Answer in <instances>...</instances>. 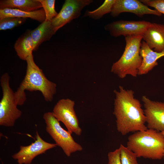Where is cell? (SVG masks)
<instances>
[{
	"label": "cell",
	"mask_w": 164,
	"mask_h": 164,
	"mask_svg": "<svg viewBox=\"0 0 164 164\" xmlns=\"http://www.w3.org/2000/svg\"><path fill=\"white\" fill-rule=\"evenodd\" d=\"M113 114L118 131L122 135L148 129L144 110L132 90H126L121 86L114 90Z\"/></svg>",
	"instance_id": "obj_1"
},
{
	"label": "cell",
	"mask_w": 164,
	"mask_h": 164,
	"mask_svg": "<svg viewBox=\"0 0 164 164\" xmlns=\"http://www.w3.org/2000/svg\"><path fill=\"white\" fill-rule=\"evenodd\" d=\"M25 76L15 94L17 104L23 105L26 100L25 91H39L47 102L52 101L56 91V84L49 80L42 70L35 63L32 53L26 59Z\"/></svg>",
	"instance_id": "obj_2"
},
{
	"label": "cell",
	"mask_w": 164,
	"mask_h": 164,
	"mask_svg": "<svg viewBox=\"0 0 164 164\" xmlns=\"http://www.w3.org/2000/svg\"><path fill=\"white\" fill-rule=\"evenodd\" d=\"M126 146L137 158L161 159L163 158L164 135L152 129L137 132L128 136Z\"/></svg>",
	"instance_id": "obj_3"
},
{
	"label": "cell",
	"mask_w": 164,
	"mask_h": 164,
	"mask_svg": "<svg viewBox=\"0 0 164 164\" xmlns=\"http://www.w3.org/2000/svg\"><path fill=\"white\" fill-rule=\"evenodd\" d=\"M125 39L124 51L120 58L113 64L111 71L121 78L128 75L136 77L142 60L140 54L142 35L127 36Z\"/></svg>",
	"instance_id": "obj_4"
},
{
	"label": "cell",
	"mask_w": 164,
	"mask_h": 164,
	"mask_svg": "<svg viewBox=\"0 0 164 164\" xmlns=\"http://www.w3.org/2000/svg\"><path fill=\"white\" fill-rule=\"evenodd\" d=\"M0 80L2 92L0 102V125L13 126L16 121L21 116L22 111L17 108L15 93L10 86L9 74L5 73L3 74Z\"/></svg>",
	"instance_id": "obj_5"
},
{
	"label": "cell",
	"mask_w": 164,
	"mask_h": 164,
	"mask_svg": "<svg viewBox=\"0 0 164 164\" xmlns=\"http://www.w3.org/2000/svg\"><path fill=\"white\" fill-rule=\"evenodd\" d=\"M43 118L46 123V130L53 139L55 144L60 147L68 157L71 154L83 150V147L77 142L68 130L64 129L52 112L45 113Z\"/></svg>",
	"instance_id": "obj_6"
},
{
	"label": "cell",
	"mask_w": 164,
	"mask_h": 164,
	"mask_svg": "<svg viewBox=\"0 0 164 164\" xmlns=\"http://www.w3.org/2000/svg\"><path fill=\"white\" fill-rule=\"evenodd\" d=\"M75 104L74 101L69 98L61 99L54 106L52 112L72 134L74 133L80 136L82 130L74 109Z\"/></svg>",
	"instance_id": "obj_7"
},
{
	"label": "cell",
	"mask_w": 164,
	"mask_h": 164,
	"mask_svg": "<svg viewBox=\"0 0 164 164\" xmlns=\"http://www.w3.org/2000/svg\"><path fill=\"white\" fill-rule=\"evenodd\" d=\"M93 2L92 0H66L57 15L51 21L56 32L66 24L80 16L81 11Z\"/></svg>",
	"instance_id": "obj_8"
},
{
	"label": "cell",
	"mask_w": 164,
	"mask_h": 164,
	"mask_svg": "<svg viewBox=\"0 0 164 164\" xmlns=\"http://www.w3.org/2000/svg\"><path fill=\"white\" fill-rule=\"evenodd\" d=\"M36 133V139L34 142L27 146H20L19 151L12 155V158L16 160L19 164H31L36 156L57 146L55 143L45 141L38 132Z\"/></svg>",
	"instance_id": "obj_9"
},
{
	"label": "cell",
	"mask_w": 164,
	"mask_h": 164,
	"mask_svg": "<svg viewBox=\"0 0 164 164\" xmlns=\"http://www.w3.org/2000/svg\"><path fill=\"white\" fill-rule=\"evenodd\" d=\"M151 23L145 20H120L109 23L105 27L111 36L117 37L142 35Z\"/></svg>",
	"instance_id": "obj_10"
},
{
	"label": "cell",
	"mask_w": 164,
	"mask_h": 164,
	"mask_svg": "<svg viewBox=\"0 0 164 164\" xmlns=\"http://www.w3.org/2000/svg\"><path fill=\"white\" fill-rule=\"evenodd\" d=\"M142 100L147 128L164 132V103L152 101L145 96Z\"/></svg>",
	"instance_id": "obj_11"
},
{
	"label": "cell",
	"mask_w": 164,
	"mask_h": 164,
	"mask_svg": "<svg viewBox=\"0 0 164 164\" xmlns=\"http://www.w3.org/2000/svg\"><path fill=\"white\" fill-rule=\"evenodd\" d=\"M125 12L132 13L140 17L146 14L158 16L162 15L156 10L150 9L140 0H115L111 12V15L115 17Z\"/></svg>",
	"instance_id": "obj_12"
},
{
	"label": "cell",
	"mask_w": 164,
	"mask_h": 164,
	"mask_svg": "<svg viewBox=\"0 0 164 164\" xmlns=\"http://www.w3.org/2000/svg\"><path fill=\"white\" fill-rule=\"evenodd\" d=\"M142 39L149 47L155 51H164V25L151 23L142 35Z\"/></svg>",
	"instance_id": "obj_13"
},
{
	"label": "cell",
	"mask_w": 164,
	"mask_h": 164,
	"mask_svg": "<svg viewBox=\"0 0 164 164\" xmlns=\"http://www.w3.org/2000/svg\"><path fill=\"white\" fill-rule=\"evenodd\" d=\"M140 54L142 60L138 75H142L147 73L158 65L157 60L164 56V51L160 53L155 51L143 41L141 43Z\"/></svg>",
	"instance_id": "obj_14"
},
{
	"label": "cell",
	"mask_w": 164,
	"mask_h": 164,
	"mask_svg": "<svg viewBox=\"0 0 164 164\" xmlns=\"http://www.w3.org/2000/svg\"><path fill=\"white\" fill-rule=\"evenodd\" d=\"M56 32L51 22L45 20L37 28L31 31L33 51L36 50L43 42L49 40Z\"/></svg>",
	"instance_id": "obj_15"
},
{
	"label": "cell",
	"mask_w": 164,
	"mask_h": 164,
	"mask_svg": "<svg viewBox=\"0 0 164 164\" xmlns=\"http://www.w3.org/2000/svg\"><path fill=\"white\" fill-rule=\"evenodd\" d=\"M8 17L30 18L41 23L46 20V15L43 8L32 12H26L16 9H0V19Z\"/></svg>",
	"instance_id": "obj_16"
},
{
	"label": "cell",
	"mask_w": 164,
	"mask_h": 164,
	"mask_svg": "<svg viewBox=\"0 0 164 164\" xmlns=\"http://www.w3.org/2000/svg\"><path fill=\"white\" fill-rule=\"evenodd\" d=\"M42 8L38 0H2L0 9H16L26 12H32Z\"/></svg>",
	"instance_id": "obj_17"
},
{
	"label": "cell",
	"mask_w": 164,
	"mask_h": 164,
	"mask_svg": "<svg viewBox=\"0 0 164 164\" xmlns=\"http://www.w3.org/2000/svg\"><path fill=\"white\" fill-rule=\"evenodd\" d=\"M14 48L19 57L26 60L33 51L31 30L27 31L18 39L14 44Z\"/></svg>",
	"instance_id": "obj_18"
},
{
	"label": "cell",
	"mask_w": 164,
	"mask_h": 164,
	"mask_svg": "<svg viewBox=\"0 0 164 164\" xmlns=\"http://www.w3.org/2000/svg\"><path fill=\"white\" fill-rule=\"evenodd\" d=\"M115 0H106L98 8L92 11H86L84 16L97 19L101 18L104 15L111 13Z\"/></svg>",
	"instance_id": "obj_19"
},
{
	"label": "cell",
	"mask_w": 164,
	"mask_h": 164,
	"mask_svg": "<svg viewBox=\"0 0 164 164\" xmlns=\"http://www.w3.org/2000/svg\"><path fill=\"white\" fill-rule=\"evenodd\" d=\"M119 148L121 164H138L135 154L127 146L121 144Z\"/></svg>",
	"instance_id": "obj_20"
},
{
	"label": "cell",
	"mask_w": 164,
	"mask_h": 164,
	"mask_svg": "<svg viewBox=\"0 0 164 164\" xmlns=\"http://www.w3.org/2000/svg\"><path fill=\"white\" fill-rule=\"evenodd\" d=\"M26 19L16 17H8L0 19V30L10 29L20 26L26 21Z\"/></svg>",
	"instance_id": "obj_21"
},
{
	"label": "cell",
	"mask_w": 164,
	"mask_h": 164,
	"mask_svg": "<svg viewBox=\"0 0 164 164\" xmlns=\"http://www.w3.org/2000/svg\"><path fill=\"white\" fill-rule=\"evenodd\" d=\"M41 3L46 15V21H51L57 15L55 8V0H38Z\"/></svg>",
	"instance_id": "obj_22"
},
{
	"label": "cell",
	"mask_w": 164,
	"mask_h": 164,
	"mask_svg": "<svg viewBox=\"0 0 164 164\" xmlns=\"http://www.w3.org/2000/svg\"><path fill=\"white\" fill-rule=\"evenodd\" d=\"M140 1L147 6L152 7L164 15V0H141Z\"/></svg>",
	"instance_id": "obj_23"
},
{
	"label": "cell",
	"mask_w": 164,
	"mask_h": 164,
	"mask_svg": "<svg viewBox=\"0 0 164 164\" xmlns=\"http://www.w3.org/2000/svg\"><path fill=\"white\" fill-rule=\"evenodd\" d=\"M108 164H121L119 148L108 153Z\"/></svg>",
	"instance_id": "obj_24"
},
{
	"label": "cell",
	"mask_w": 164,
	"mask_h": 164,
	"mask_svg": "<svg viewBox=\"0 0 164 164\" xmlns=\"http://www.w3.org/2000/svg\"><path fill=\"white\" fill-rule=\"evenodd\" d=\"M163 135H164V132H161ZM163 158L164 159V151L163 152Z\"/></svg>",
	"instance_id": "obj_25"
}]
</instances>
